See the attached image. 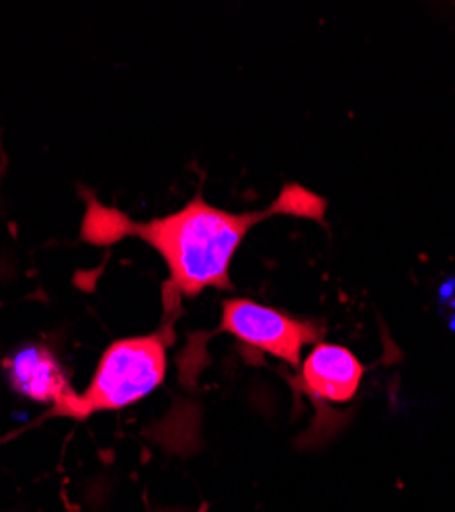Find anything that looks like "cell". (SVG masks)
Wrapping results in <instances>:
<instances>
[{
  "label": "cell",
  "instance_id": "277c9868",
  "mask_svg": "<svg viewBox=\"0 0 455 512\" xmlns=\"http://www.w3.org/2000/svg\"><path fill=\"white\" fill-rule=\"evenodd\" d=\"M5 371L11 388L29 400L52 404L54 416H62L76 390L70 386L68 375L56 355L41 345H27L5 359Z\"/></svg>",
  "mask_w": 455,
  "mask_h": 512
},
{
  "label": "cell",
  "instance_id": "3957f363",
  "mask_svg": "<svg viewBox=\"0 0 455 512\" xmlns=\"http://www.w3.org/2000/svg\"><path fill=\"white\" fill-rule=\"evenodd\" d=\"M220 332L232 334L248 351L271 355L289 367L302 365V351L318 345L324 328L314 320H300L253 300H228L222 306Z\"/></svg>",
  "mask_w": 455,
  "mask_h": 512
},
{
  "label": "cell",
  "instance_id": "6da1fadb",
  "mask_svg": "<svg viewBox=\"0 0 455 512\" xmlns=\"http://www.w3.org/2000/svg\"><path fill=\"white\" fill-rule=\"evenodd\" d=\"M273 216H296L322 224L326 201L302 185H287L267 209L232 213L195 195L183 209L150 222H134L119 209L89 201L80 234L93 244H113L130 236L150 244L169 267L162 295L164 310L171 314L179 310L181 297H195L208 287L230 289V267L242 240Z\"/></svg>",
  "mask_w": 455,
  "mask_h": 512
},
{
  "label": "cell",
  "instance_id": "5b68a950",
  "mask_svg": "<svg viewBox=\"0 0 455 512\" xmlns=\"http://www.w3.org/2000/svg\"><path fill=\"white\" fill-rule=\"evenodd\" d=\"M363 373V363L347 347L318 343L300 369L298 388L314 400L347 404L357 396Z\"/></svg>",
  "mask_w": 455,
  "mask_h": 512
},
{
  "label": "cell",
  "instance_id": "7a4b0ae2",
  "mask_svg": "<svg viewBox=\"0 0 455 512\" xmlns=\"http://www.w3.org/2000/svg\"><path fill=\"white\" fill-rule=\"evenodd\" d=\"M171 324L148 336L115 340L105 349L89 388L76 394L66 418L85 420L95 412L132 406L152 394L167 375Z\"/></svg>",
  "mask_w": 455,
  "mask_h": 512
}]
</instances>
